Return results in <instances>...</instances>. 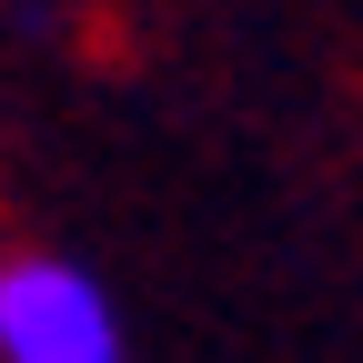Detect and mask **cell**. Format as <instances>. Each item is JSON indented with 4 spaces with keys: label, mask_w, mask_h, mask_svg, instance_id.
I'll return each mask as SVG.
<instances>
[{
    "label": "cell",
    "mask_w": 363,
    "mask_h": 363,
    "mask_svg": "<svg viewBox=\"0 0 363 363\" xmlns=\"http://www.w3.org/2000/svg\"><path fill=\"white\" fill-rule=\"evenodd\" d=\"M0 363H121V313L61 252H0Z\"/></svg>",
    "instance_id": "6da1fadb"
}]
</instances>
